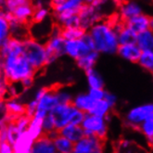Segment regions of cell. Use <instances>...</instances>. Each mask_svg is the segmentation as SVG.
Returning a JSON list of instances; mask_svg holds the SVG:
<instances>
[{
    "instance_id": "21",
    "label": "cell",
    "mask_w": 153,
    "mask_h": 153,
    "mask_svg": "<svg viewBox=\"0 0 153 153\" xmlns=\"http://www.w3.org/2000/svg\"><path fill=\"white\" fill-rule=\"evenodd\" d=\"M100 52H97V50H92L89 53H87L86 55L81 57L80 59L75 60L76 64L79 69H81L84 71H86L87 70L95 68L98 59H100Z\"/></svg>"
},
{
    "instance_id": "19",
    "label": "cell",
    "mask_w": 153,
    "mask_h": 153,
    "mask_svg": "<svg viewBox=\"0 0 153 153\" xmlns=\"http://www.w3.org/2000/svg\"><path fill=\"white\" fill-rule=\"evenodd\" d=\"M96 101L89 96L88 93H80L74 97L73 104L77 109L83 111L85 112H90L95 106Z\"/></svg>"
},
{
    "instance_id": "9",
    "label": "cell",
    "mask_w": 153,
    "mask_h": 153,
    "mask_svg": "<svg viewBox=\"0 0 153 153\" xmlns=\"http://www.w3.org/2000/svg\"><path fill=\"white\" fill-rule=\"evenodd\" d=\"M81 22V28L88 32L90 28L97 22L102 21L103 16L97 11L92 4H84L78 13Z\"/></svg>"
},
{
    "instance_id": "2",
    "label": "cell",
    "mask_w": 153,
    "mask_h": 153,
    "mask_svg": "<svg viewBox=\"0 0 153 153\" xmlns=\"http://www.w3.org/2000/svg\"><path fill=\"white\" fill-rule=\"evenodd\" d=\"M88 32L94 40L95 50L105 55L117 54L120 43L118 33L115 31L111 23L103 20L100 21L95 23Z\"/></svg>"
},
{
    "instance_id": "24",
    "label": "cell",
    "mask_w": 153,
    "mask_h": 153,
    "mask_svg": "<svg viewBox=\"0 0 153 153\" xmlns=\"http://www.w3.org/2000/svg\"><path fill=\"white\" fill-rule=\"evenodd\" d=\"M85 73L86 83L89 88H104L105 85L104 79L102 75L95 68L87 70Z\"/></svg>"
},
{
    "instance_id": "39",
    "label": "cell",
    "mask_w": 153,
    "mask_h": 153,
    "mask_svg": "<svg viewBox=\"0 0 153 153\" xmlns=\"http://www.w3.org/2000/svg\"><path fill=\"white\" fill-rule=\"evenodd\" d=\"M30 122H31V117L27 114H22V115L18 116L14 123L16 124V126L18 127V129L20 130V132L22 133L28 129L30 125Z\"/></svg>"
},
{
    "instance_id": "43",
    "label": "cell",
    "mask_w": 153,
    "mask_h": 153,
    "mask_svg": "<svg viewBox=\"0 0 153 153\" xmlns=\"http://www.w3.org/2000/svg\"><path fill=\"white\" fill-rule=\"evenodd\" d=\"M37 108H38V100L33 97L25 105V114H27L30 117H33L35 111H36Z\"/></svg>"
},
{
    "instance_id": "57",
    "label": "cell",
    "mask_w": 153,
    "mask_h": 153,
    "mask_svg": "<svg viewBox=\"0 0 153 153\" xmlns=\"http://www.w3.org/2000/svg\"><path fill=\"white\" fill-rule=\"evenodd\" d=\"M151 74H152V77H153V71H152V73H151Z\"/></svg>"
},
{
    "instance_id": "3",
    "label": "cell",
    "mask_w": 153,
    "mask_h": 153,
    "mask_svg": "<svg viewBox=\"0 0 153 153\" xmlns=\"http://www.w3.org/2000/svg\"><path fill=\"white\" fill-rule=\"evenodd\" d=\"M24 55L32 64V66L36 70H42L47 65V49L44 42L33 39L32 37H27L23 40Z\"/></svg>"
},
{
    "instance_id": "33",
    "label": "cell",
    "mask_w": 153,
    "mask_h": 153,
    "mask_svg": "<svg viewBox=\"0 0 153 153\" xmlns=\"http://www.w3.org/2000/svg\"><path fill=\"white\" fill-rule=\"evenodd\" d=\"M137 64L147 71H153V52L151 51H142Z\"/></svg>"
},
{
    "instance_id": "53",
    "label": "cell",
    "mask_w": 153,
    "mask_h": 153,
    "mask_svg": "<svg viewBox=\"0 0 153 153\" xmlns=\"http://www.w3.org/2000/svg\"><path fill=\"white\" fill-rule=\"evenodd\" d=\"M149 28L153 29V17H150V21H149Z\"/></svg>"
},
{
    "instance_id": "38",
    "label": "cell",
    "mask_w": 153,
    "mask_h": 153,
    "mask_svg": "<svg viewBox=\"0 0 153 153\" xmlns=\"http://www.w3.org/2000/svg\"><path fill=\"white\" fill-rule=\"evenodd\" d=\"M27 3H32V0H6L1 5L2 10L12 13L18 7L27 4Z\"/></svg>"
},
{
    "instance_id": "25",
    "label": "cell",
    "mask_w": 153,
    "mask_h": 153,
    "mask_svg": "<svg viewBox=\"0 0 153 153\" xmlns=\"http://www.w3.org/2000/svg\"><path fill=\"white\" fill-rule=\"evenodd\" d=\"M83 0H65L63 3H61L58 6L52 7L53 8V13H59V12H63V11H80L81 7L84 6Z\"/></svg>"
},
{
    "instance_id": "55",
    "label": "cell",
    "mask_w": 153,
    "mask_h": 153,
    "mask_svg": "<svg viewBox=\"0 0 153 153\" xmlns=\"http://www.w3.org/2000/svg\"><path fill=\"white\" fill-rule=\"evenodd\" d=\"M115 1L117 2V4H118V5L120 6L121 4H123V2H125V1H126V0H115Z\"/></svg>"
},
{
    "instance_id": "4",
    "label": "cell",
    "mask_w": 153,
    "mask_h": 153,
    "mask_svg": "<svg viewBox=\"0 0 153 153\" xmlns=\"http://www.w3.org/2000/svg\"><path fill=\"white\" fill-rule=\"evenodd\" d=\"M61 27L55 24L50 36L45 42L47 49V65L55 63L57 59L65 55V38L61 35Z\"/></svg>"
},
{
    "instance_id": "16",
    "label": "cell",
    "mask_w": 153,
    "mask_h": 153,
    "mask_svg": "<svg viewBox=\"0 0 153 153\" xmlns=\"http://www.w3.org/2000/svg\"><path fill=\"white\" fill-rule=\"evenodd\" d=\"M54 140L49 138L47 134H44L33 143L32 153H56Z\"/></svg>"
},
{
    "instance_id": "40",
    "label": "cell",
    "mask_w": 153,
    "mask_h": 153,
    "mask_svg": "<svg viewBox=\"0 0 153 153\" xmlns=\"http://www.w3.org/2000/svg\"><path fill=\"white\" fill-rule=\"evenodd\" d=\"M61 28H71V27H81V22H80V17L78 14L71 15L66 19L62 24L60 25Z\"/></svg>"
},
{
    "instance_id": "32",
    "label": "cell",
    "mask_w": 153,
    "mask_h": 153,
    "mask_svg": "<svg viewBox=\"0 0 153 153\" xmlns=\"http://www.w3.org/2000/svg\"><path fill=\"white\" fill-rule=\"evenodd\" d=\"M1 126L5 127L7 141L11 143L13 145V144L15 143V141L17 140V138L19 137V136L21 134V132L16 126L15 123L11 122V123H1Z\"/></svg>"
},
{
    "instance_id": "15",
    "label": "cell",
    "mask_w": 153,
    "mask_h": 153,
    "mask_svg": "<svg viewBox=\"0 0 153 153\" xmlns=\"http://www.w3.org/2000/svg\"><path fill=\"white\" fill-rule=\"evenodd\" d=\"M149 21L150 17H149L147 14L141 13L127 20L125 22V25L138 34L139 33H142L143 31L149 28Z\"/></svg>"
},
{
    "instance_id": "6",
    "label": "cell",
    "mask_w": 153,
    "mask_h": 153,
    "mask_svg": "<svg viewBox=\"0 0 153 153\" xmlns=\"http://www.w3.org/2000/svg\"><path fill=\"white\" fill-rule=\"evenodd\" d=\"M108 121L105 117L95 115L92 113H85L82 126L85 130V136H97L101 139H105L108 136Z\"/></svg>"
},
{
    "instance_id": "13",
    "label": "cell",
    "mask_w": 153,
    "mask_h": 153,
    "mask_svg": "<svg viewBox=\"0 0 153 153\" xmlns=\"http://www.w3.org/2000/svg\"><path fill=\"white\" fill-rule=\"evenodd\" d=\"M142 53L141 48L138 47L137 43L120 45L117 55H119L124 60H127L132 63H137Z\"/></svg>"
},
{
    "instance_id": "17",
    "label": "cell",
    "mask_w": 153,
    "mask_h": 153,
    "mask_svg": "<svg viewBox=\"0 0 153 153\" xmlns=\"http://www.w3.org/2000/svg\"><path fill=\"white\" fill-rule=\"evenodd\" d=\"M59 104V102L58 100L55 89H48V92L38 100L37 109L46 111L48 112H51Z\"/></svg>"
},
{
    "instance_id": "10",
    "label": "cell",
    "mask_w": 153,
    "mask_h": 153,
    "mask_svg": "<svg viewBox=\"0 0 153 153\" xmlns=\"http://www.w3.org/2000/svg\"><path fill=\"white\" fill-rule=\"evenodd\" d=\"M54 26L55 24H54L51 18H48V20L41 22H32V24L29 26V35L33 39H36L41 42H46L51 35Z\"/></svg>"
},
{
    "instance_id": "54",
    "label": "cell",
    "mask_w": 153,
    "mask_h": 153,
    "mask_svg": "<svg viewBox=\"0 0 153 153\" xmlns=\"http://www.w3.org/2000/svg\"><path fill=\"white\" fill-rule=\"evenodd\" d=\"M85 4H92L94 2V0H83Z\"/></svg>"
},
{
    "instance_id": "26",
    "label": "cell",
    "mask_w": 153,
    "mask_h": 153,
    "mask_svg": "<svg viewBox=\"0 0 153 153\" xmlns=\"http://www.w3.org/2000/svg\"><path fill=\"white\" fill-rule=\"evenodd\" d=\"M92 5L103 16V18L113 12L115 8L119 7V5L115 0H94Z\"/></svg>"
},
{
    "instance_id": "44",
    "label": "cell",
    "mask_w": 153,
    "mask_h": 153,
    "mask_svg": "<svg viewBox=\"0 0 153 153\" xmlns=\"http://www.w3.org/2000/svg\"><path fill=\"white\" fill-rule=\"evenodd\" d=\"M85 113L86 112L81 111V110H79V109H77V108H76L74 112V114H73V117H71V123L76 124V125H82V123L84 122V119H85Z\"/></svg>"
},
{
    "instance_id": "46",
    "label": "cell",
    "mask_w": 153,
    "mask_h": 153,
    "mask_svg": "<svg viewBox=\"0 0 153 153\" xmlns=\"http://www.w3.org/2000/svg\"><path fill=\"white\" fill-rule=\"evenodd\" d=\"M0 152L1 153H14L13 145L7 141L0 142Z\"/></svg>"
},
{
    "instance_id": "29",
    "label": "cell",
    "mask_w": 153,
    "mask_h": 153,
    "mask_svg": "<svg viewBox=\"0 0 153 153\" xmlns=\"http://www.w3.org/2000/svg\"><path fill=\"white\" fill-rule=\"evenodd\" d=\"M140 133L146 138V141L149 145L153 147V113L144 122L139 128Z\"/></svg>"
},
{
    "instance_id": "34",
    "label": "cell",
    "mask_w": 153,
    "mask_h": 153,
    "mask_svg": "<svg viewBox=\"0 0 153 153\" xmlns=\"http://www.w3.org/2000/svg\"><path fill=\"white\" fill-rule=\"evenodd\" d=\"M86 31H85L81 27H71V28H62L61 35L65 38V40H73L82 38Z\"/></svg>"
},
{
    "instance_id": "41",
    "label": "cell",
    "mask_w": 153,
    "mask_h": 153,
    "mask_svg": "<svg viewBox=\"0 0 153 153\" xmlns=\"http://www.w3.org/2000/svg\"><path fill=\"white\" fill-rule=\"evenodd\" d=\"M42 127L44 129L45 134H48V133H49V132H51V131L56 129L55 122H54V119H53V117H52L50 112L46 116V118L43 120Z\"/></svg>"
},
{
    "instance_id": "28",
    "label": "cell",
    "mask_w": 153,
    "mask_h": 153,
    "mask_svg": "<svg viewBox=\"0 0 153 153\" xmlns=\"http://www.w3.org/2000/svg\"><path fill=\"white\" fill-rule=\"evenodd\" d=\"M54 144L57 153H74V143L61 134L54 139Z\"/></svg>"
},
{
    "instance_id": "30",
    "label": "cell",
    "mask_w": 153,
    "mask_h": 153,
    "mask_svg": "<svg viewBox=\"0 0 153 153\" xmlns=\"http://www.w3.org/2000/svg\"><path fill=\"white\" fill-rule=\"evenodd\" d=\"M137 33H134L126 25L118 33V40L120 45L137 43Z\"/></svg>"
},
{
    "instance_id": "7",
    "label": "cell",
    "mask_w": 153,
    "mask_h": 153,
    "mask_svg": "<svg viewBox=\"0 0 153 153\" xmlns=\"http://www.w3.org/2000/svg\"><path fill=\"white\" fill-rule=\"evenodd\" d=\"M76 108L71 103H60L50 113L55 122L57 130H60L71 123V117Z\"/></svg>"
},
{
    "instance_id": "59",
    "label": "cell",
    "mask_w": 153,
    "mask_h": 153,
    "mask_svg": "<svg viewBox=\"0 0 153 153\" xmlns=\"http://www.w3.org/2000/svg\"><path fill=\"white\" fill-rule=\"evenodd\" d=\"M152 1H153V0H152Z\"/></svg>"
},
{
    "instance_id": "58",
    "label": "cell",
    "mask_w": 153,
    "mask_h": 153,
    "mask_svg": "<svg viewBox=\"0 0 153 153\" xmlns=\"http://www.w3.org/2000/svg\"><path fill=\"white\" fill-rule=\"evenodd\" d=\"M152 149H153V147H152Z\"/></svg>"
},
{
    "instance_id": "48",
    "label": "cell",
    "mask_w": 153,
    "mask_h": 153,
    "mask_svg": "<svg viewBox=\"0 0 153 153\" xmlns=\"http://www.w3.org/2000/svg\"><path fill=\"white\" fill-rule=\"evenodd\" d=\"M21 84L23 86L24 90L29 89L33 85V77H27V78L23 79L22 82H21Z\"/></svg>"
},
{
    "instance_id": "18",
    "label": "cell",
    "mask_w": 153,
    "mask_h": 153,
    "mask_svg": "<svg viewBox=\"0 0 153 153\" xmlns=\"http://www.w3.org/2000/svg\"><path fill=\"white\" fill-rule=\"evenodd\" d=\"M59 134L67 137L71 142L76 143L85 137V130L82 125L69 123L59 130Z\"/></svg>"
},
{
    "instance_id": "12",
    "label": "cell",
    "mask_w": 153,
    "mask_h": 153,
    "mask_svg": "<svg viewBox=\"0 0 153 153\" xmlns=\"http://www.w3.org/2000/svg\"><path fill=\"white\" fill-rule=\"evenodd\" d=\"M118 8L120 19L123 22H126L131 18L143 13L142 6L136 0H126L125 2L121 4Z\"/></svg>"
},
{
    "instance_id": "1",
    "label": "cell",
    "mask_w": 153,
    "mask_h": 153,
    "mask_svg": "<svg viewBox=\"0 0 153 153\" xmlns=\"http://www.w3.org/2000/svg\"><path fill=\"white\" fill-rule=\"evenodd\" d=\"M1 46V71L8 83H18L36 74L24 55L23 40L10 37L0 43Z\"/></svg>"
},
{
    "instance_id": "49",
    "label": "cell",
    "mask_w": 153,
    "mask_h": 153,
    "mask_svg": "<svg viewBox=\"0 0 153 153\" xmlns=\"http://www.w3.org/2000/svg\"><path fill=\"white\" fill-rule=\"evenodd\" d=\"M49 3L50 0H32V4L35 8L41 7H47Z\"/></svg>"
},
{
    "instance_id": "11",
    "label": "cell",
    "mask_w": 153,
    "mask_h": 153,
    "mask_svg": "<svg viewBox=\"0 0 153 153\" xmlns=\"http://www.w3.org/2000/svg\"><path fill=\"white\" fill-rule=\"evenodd\" d=\"M92 51L88 45L83 38L66 40L65 43V55L74 60H77L81 57L86 55Z\"/></svg>"
},
{
    "instance_id": "23",
    "label": "cell",
    "mask_w": 153,
    "mask_h": 153,
    "mask_svg": "<svg viewBox=\"0 0 153 153\" xmlns=\"http://www.w3.org/2000/svg\"><path fill=\"white\" fill-rule=\"evenodd\" d=\"M137 44L142 51L153 52V29L149 28L137 34Z\"/></svg>"
},
{
    "instance_id": "14",
    "label": "cell",
    "mask_w": 153,
    "mask_h": 153,
    "mask_svg": "<svg viewBox=\"0 0 153 153\" xmlns=\"http://www.w3.org/2000/svg\"><path fill=\"white\" fill-rule=\"evenodd\" d=\"M34 141L35 140L27 130L21 133L19 137L13 144L14 153H32Z\"/></svg>"
},
{
    "instance_id": "56",
    "label": "cell",
    "mask_w": 153,
    "mask_h": 153,
    "mask_svg": "<svg viewBox=\"0 0 153 153\" xmlns=\"http://www.w3.org/2000/svg\"><path fill=\"white\" fill-rule=\"evenodd\" d=\"M5 1H6V0H0V3H1V5H2Z\"/></svg>"
},
{
    "instance_id": "50",
    "label": "cell",
    "mask_w": 153,
    "mask_h": 153,
    "mask_svg": "<svg viewBox=\"0 0 153 153\" xmlns=\"http://www.w3.org/2000/svg\"><path fill=\"white\" fill-rule=\"evenodd\" d=\"M48 88H46V87H42V88H39L38 90H36V92L34 93V98L35 100H39L40 98L46 94L47 92H48Z\"/></svg>"
},
{
    "instance_id": "22",
    "label": "cell",
    "mask_w": 153,
    "mask_h": 153,
    "mask_svg": "<svg viewBox=\"0 0 153 153\" xmlns=\"http://www.w3.org/2000/svg\"><path fill=\"white\" fill-rule=\"evenodd\" d=\"M34 10H35V7H33L32 3H27V4L18 7L12 13L18 21L27 24L30 22H32V18H33Z\"/></svg>"
},
{
    "instance_id": "42",
    "label": "cell",
    "mask_w": 153,
    "mask_h": 153,
    "mask_svg": "<svg viewBox=\"0 0 153 153\" xmlns=\"http://www.w3.org/2000/svg\"><path fill=\"white\" fill-rule=\"evenodd\" d=\"M87 93L95 101H98L105 98L106 90L104 88H89Z\"/></svg>"
},
{
    "instance_id": "47",
    "label": "cell",
    "mask_w": 153,
    "mask_h": 153,
    "mask_svg": "<svg viewBox=\"0 0 153 153\" xmlns=\"http://www.w3.org/2000/svg\"><path fill=\"white\" fill-rule=\"evenodd\" d=\"M105 100H107V102L111 105V107L113 108L116 106L117 104V101H118V98H117L116 95H114L113 93L111 92H109V91H106V95H105Z\"/></svg>"
},
{
    "instance_id": "36",
    "label": "cell",
    "mask_w": 153,
    "mask_h": 153,
    "mask_svg": "<svg viewBox=\"0 0 153 153\" xmlns=\"http://www.w3.org/2000/svg\"><path fill=\"white\" fill-rule=\"evenodd\" d=\"M50 18V10L48 7H36L34 10L32 22H41Z\"/></svg>"
},
{
    "instance_id": "37",
    "label": "cell",
    "mask_w": 153,
    "mask_h": 153,
    "mask_svg": "<svg viewBox=\"0 0 153 153\" xmlns=\"http://www.w3.org/2000/svg\"><path fill=\"white\" fill-rule=\"evenodd\" d=\"M55 92L58 97V100L60 103H71L73 102L74 96L71 95L70 90L67 89L66 87H60V88H56Z\"/></svg>"
},
{
    "instance_id": "31",
    "label": "cell",
    "mask_w": 153,
    "mask_h": 153,
    "mask_svg": "<svg viewBox=\"0 0 153 153\" xmlns=\"http://www.w3.org/2000/svg\"><path fill=\"white\" fill-rule=\"evenodd\" d=\"M111 110H112V108L104 98V100L96 101L95 106L92 109V111L88 113H92V114L98 115V116H101V117H106L107 115L111 114Z\"/></svg>"
},
{
    "instance_id": "51",
    "label": "cell",
    "mask_w": 153,
    "mask_h": 153,
    "mask_svg": "<svg viewBox=\"0 0 153 153\" xmlns=\"http://www.w3.org/2000/svg\"><path fill=\"white\" fill-rule=\"evenodd\" d=\"M47 136L49 137V138H51V139H55V138H57L59 136V130H57V129H55V130H53V131H51V132H49V133H48V134H46Z\"/></svg>"
},
{
    "instance_id": "35",
    "label": "cell",
    "mask_w": 153,
    "mask_h": 153,
    "mask_svg": "<svg viewBox=\"0 0 153 153\" xmlns=\"http://www.w3.org/2000/svg\"><path fill=\"white\" fill-rule=\"evenodd\" d=\"M11 37L10 25L8 21L3 16H0V43Z\"/></svg>"
},
{
    "instance_id": "45",
    "label": "cell",
    "mask_w": 153,
    "mask_h": 153,
    "mask_svg": "<svg viewBox=\"0 0 153 153\" xmlns=\"http://www.w3.org/2000/svg\"><path fill=\"white\" fill-rule=\"evenodd\" d=\"M134 148V144L131 141V140H127V139H123L120 142L119 145V151L121 152H134V150H132Z\"/></svg>"
},
{
    "instance_id": "52",
    "label": "cell",
    "mask_w": 153,
    "mask_h": 153,
    "mask_svg": "<svg viewBox=\"0 0 153 153\" xmlns=\"http://www.w3.org/2000/svg\"><path fill=\"white\" fill-rule=\"evenodd\" d=\"M65 1V0H50V5L52 6V7H54V6H58V5H59V4H61V3H63Z\"/></svg>"
},
{
    "instance_id": "8",
    "label": "cell",
    "mask_w": 153,
    "mask_h": 153,
    "mask_svg": "<svg viewBox=\"0 0 153 153\" xmlns=\"http://www.w3.org/2000/svg\"><path fill=\"white\" fill-rule=\"evenodd\" d=\"M103 140L97 136H85L74 143V153H101L104 151Z\"/></svg>"
},
{
    "instance_id": "20",
    "label": "cell",
    "mask_w": 153,
    "mask_h": 153,
    "mask_svg": "<svg viewBox=\"0 0 153 153\" xmlns=\"http://www.w3.org/2000/svg\"><path fill=\"white\" fill-rule=\"evenodd\" d=\"M10 25V33H11V37L19 38L22 40L26 39L29 37V27H27L26 23H23L20 21H18L16 18L13 17L8 21Z\"/></svg>"
},
{
    "instance_id": "27",
    "label": "cell",
    "mask_w": 153,
    "mask_h": 153,
    "mask_svg": "<svg viewBox=\"0 0 153 153\" xmlns=\"http://www.w3.org/2000/svg\"><path fill=\"white\" fill-rule=\"evenodd\" d=\"M5 110L7 112L15 116L25 114V105L17 97H11L5 102Z\"/></svg>"
},
{
    "instance_id": "5",
    "label": "cell",
    "mask_w": 153,
    "mask_h": 153,
    "mask_svg": "<svg viewBox=\"0 0 153 153\" xmlns=\"http://www.w3.org/2000/svg\"><path fill=\"white\" fill-rule=\"evenodd\" d=\"M153 113V103H145L131 108L124 115L125 126L139 130L141 124Z\"/></svg>"
}]
</instances>
